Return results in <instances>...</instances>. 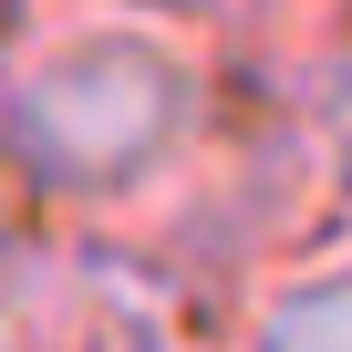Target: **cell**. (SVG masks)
<instances>
[{
  "mask_svg": "<svg viewBox=\"0 0 352 352\" xmlns=\"http://www.w3.org/2000/svg\"><path fill=\"white\" fill-rule=\"evenodd\" d=\"M208 352H352V218H331L321 239L270 259L228 300Z\"/></svg>",
  "mask_w": 352,
  "mask_h": 352,
  "instance_id": "4",
  "label": "cell"
},
{
  "mask_svg": "<svg viewBox=\"0 0 352 352\" xmlns=\"http://www.w3.org/2000/svg\"><path fill=\"white\" fill-rule=\"evenodd\" d=\"M239 52L155 0H0V187L63 228H124L197 155Z\"/></svg>",
  "mask_w": 352,
  "mask_h": 352,
  "instance_id": "1",
  "label": "cell"
},
{
  "mask_svg": "<svg viewBox=\"0 0 352 352\" xmlns=\"http://www.w3.org/2000/svg\"><path fill=\"white\" fill-rule=\"evenodd\" d=\"M321 228H331V187H321V166H311L290 104L259 73H239L228 104H218V124L197 135V155L176 166L124 228H104V239L218 342L228 300L270 259H290L300 239H321Z\"/></svg>",
  "mask_w": 352,
  "mask_h": 352,
  "instance_id": "2",
  "label": "cell"
},
{
  "mask_svg": "<svg viewBox=\"0 0 352 352\" xmlns=\"http://www.w3.org/2000/svg\"><path fill=\"white\" fill-rule=\"evenodd\" d=\"M228 52H239V73H259L290 104L321 187H331V218H352V0L290 11V21H249V32H228Z\"/></svg>",
  "mask_w": 352,
  "mask_h": 352,
  "instance_id": "3",
  "label": "cell"
},
{
  "mask_svg": "<svg viewBox=\"0 0 352 352\" xmlns=\"http://www.w3.org/2000/svg\"><path fill=\"white\" fill-rule=\"evenodd\" d=\"M290 11H331V0H228V32H249V21H290Z\"/></svg>",
  "mask_w": 352,
  "mask_h": 352,
  "instance_id": "6",
  "label": "cell"
},
{
  "mask_svg": "<svg viewBox=\"0 0 352 352\" xmlns=\"http://www.w3.org/2000/svg\"><path fill=\"white\" fill-rule=\"evenodd\" d=\"M73 290H83V228L0 187V352H63Z\"/></svg>",
  "mask_w": 352,
  "mask_h": 352,
  "instance_id": "5",
  "label": "cell"
}]
</instances>
